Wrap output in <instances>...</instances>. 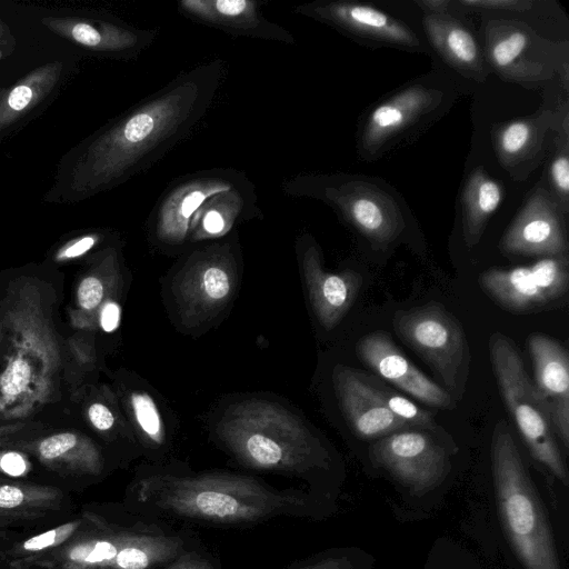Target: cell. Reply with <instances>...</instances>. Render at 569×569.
I'll list each match as a JSON object with an SVG mask.
<instances>
[{
	"label": "cell",
	"instance_id": "d6a6232c",
	"mask_svg": "<svg viewBox=\"0 0 569 569\" xmlns=\"http://www.w3.org/2000/svg\"><path fill=\"white\" fill-rule=\"evenodd\" d=\"M103 239V233L89 231L80 233L63 242L54 252V260L66 262L80 258L97 247Z\"/></svg>",
	"mask_w": 569,
	"mask_h": 569
},
{
	"label": "cell",
	"instance_id": "e0dca14e",
	"mask_svg": "<svg viewBox=\"0 0 569 569\" xmlns=\"http://www.w3.org/2000/svg\"><path fill=\"white\" fill-rule=\"evenodd\" d=\"M357 353L381 379L421 403L442 410L455 408L451 395L412 365L388 332L377 330L363 336L358 341Z\"/></svg>",
	"mask_w": 569,
	"mask_h": 569
},
{
	"label": "cell",
	"instance_id": "52a82bcc",
	"mask_svg": "<svg viewBox=\"0 0 569 569\" xmlns=\"http://www.w3.org/2000/svg\"><path fill=\"white\" fill-rule=\"evenodd\" d=\"M489 345L490 362L501 397L530 455L568 486V469L549 415L518 348L501 332H495Z\"/></svg>",
	"mask_w": 569,
	"mask_h": 569
},
{
	"label": "cell",
	"instance_id": "4dcf8cb0",
	"mask_svg": "<svg viewBox=\"0 0 569 569\" xmlns=\"http://www.w3.org/2000/svg\"><path fill=\"white\" fill-rule=\"evenodd\" d=\"M129 403L133 419L144 438L153 445H162L164 428L153 398L144 391H133L130 395Z\"/></svg>",
	"mask_w": 569,
	"mask_h": 569
},
{
	"label": "cell",
	"instance_id": "6da1fadb",
	"mask_svg": "<svg viewBox=\"0 0 569 569\" xmlns=\"http://www.w3.org/2000/svg\"><path fill=\"white\" fill-rule=\"evenodd\" d=\"M226 76L221 59L197 64L110 120L61 159L46 201L78 202L148 170L200 124Z\"/></svg>",
	"mask_w": 569,
	"mask_h": 569
},
{
	"label": "cell",
	"instance_id": "b9f144b4",
	"mask_svg": "<svg viewBox=\"0 0 569 569\" xmlns=\"http://www.w3.org/2000/svg\"><path fill=\"white\" fill-rule=\"evenodd\" d=\"M415 3L423 10L425 13L441 14L447 13L450 0H417Z\"/></svg>",
	"mask_w": 569,
	"mask_h": 569
},
{
	"label": "cell",
	"instance_id": "ab89813d",
	"mask_svg": "<svg viewBox=\"0 0 569 569\" xmlns=\"http://www.w3.org/2000/svg\"><path fill=\"white\" fill-rule=\"evenodd\" d=\"M121 309L114 301H107L100 309L99 323L103 331H114L120 322Z\"/></svg>",
	"mask_w": 569,
	"mask_h": 569
},
{
	"label": "cell",
	"instance_id": "5bb4252c",
	"mask_svg": "<svg viewBox=\"0 0 569 569\" xmlns=\"http://www.w3.org/2000/svg\"><path fill=\"white\" fill-rule=\"evenodd\" d=\"M234 276V259L228 243L196 252L173 288L181 317L194 323L216 313L231 297Z\"/></svg>",
	"mask_w": 569,
	"mask_h": 569
},
{
	"label": "cell",
	"instance_id": "d590c367",
	"mask_svg": "<svg viewBox=\"0 0 569 569\" xmlns=\"http://www.w3.org/2000/svg\"><path fill=\"white\" fill-rule=\"evenodd\" d=\"M161 569H218V567L207 553L191 548Z\"/></svg>",
	"mask_w": 569,
	"mask_h": 569
},
{
	"label": "cell",
	"instance_id": "4316f807",
	"mask_svg": "<svg viewBox=\"0 0 569 569\" xmlns=\"http://www.w3.org/2000/svg\"><path fill=\"white\" fill-rule=\"evenodd\" d=\"M63 500L58 487L0 478V527L43 518L60 510Z\"/></svg>",
	"mask_w": 569,
	"mask_h": 569
},
{
	"label": "cell",
	"instance_id": "8fae6325",
	"mask_svg": "<svg viewBox=\"0 0 569 569\" xmlns=\"http://www.w3.org/2000/svg\"><path fill=\"white\" fill-rule=\"evenodd\" d=\"M568 256L541 258L530 266L490 268L479 276L483 292L502 309L528 313L551 305L568 292Z\"/></svg>",
	"mask_w": 569,
	"mask_h": 569
},
{
	"label": "cell",
	"instance_id": "8d00e7d4",
	"mask_svg": "<svg viewBox=\"0 0 569 569\" xmlns=\"http://www.w3.org/2000/svg\"><path fill=\"white\" fill-rule=\"evenodd\" d=\"M31 465L27 456L20 451H0V471L7 476L19 478L29 473Z\"/></svg>",
	"mask_w": 569,
	"mask_h": 569
},
{
	"label": "cell",
	"instance_id": "484cf974",
	"mask_svg": "<svg viewBox=\"0 0 569 569\" xmlns=\"http://www.w3.org/2000/svg\"><path fill=\"white\" fill-rule=\"evenodd\" d=\"M260 214L253 184L249 181L238 188L210 198L193 217L188 239L203 240L229 232L238 222Z\"/></svg>",
	"mask_w": 569,
	"mask_h": 569
},
{
	"label": "cell",
	"instance_id": "1f68e13d",
	"mask_svg": "<svg viewBox=\"0 0 569 569\" xmlns=\"http://www.w3.org/2000/svg\"><path fill=\"white\" fill-rule=\"evenodd\" d=\"M560 142H557V151L550 162L549 179L553 192L563 214L569 212V157H568V137L559 136Z\"/></svg>",
	"mask_w": 569,
	"mask_h": 569
},
{
	"label": "cell",
	"instance_id": "83f0119b",
	"mask_svg": "<svg viewBox=\"0 0 569 569\" xmlns=\"http://www.w3.org/2000/svg\"><path fill=\"white\" fill-rule=\"evenodd\" d=\"M501 200V186L483 167L469 173L461 193L462 234L467 248L471 249L480 241Z\"/></svg>",
	"mask_w": 569,
	"mask_h": 569
},
{
	"label": "cell",
	"instance_id": "cb8c5ba5",
	"mask_svg": "<svg viewBox=\"0 0 569 569\" xmlns=\"http://www.w3.org/2000/svg\"><path fill=\"white\" fill-rule=\"evenodd\" d=\"M423 29L437 53L467 79L485 81L489 67L476 36L449 12L423 13Z\"/></svg>",
	"mask_w": 569,
	"mask_h": 569
},
{
	"label": "cell",
	"instance_id": "ac0fdd59",
	"mask_svg": "<svg viewBox=\"0 0 569 569\" xmlns=\"http://www.w3.org/2000/svg\"><path fill=\"white\" fill-rule=\"evenodd\" d=\"M332 382L342 413L359 438L377 440L397 431L413 429L380 401L367 375L338 365L332 372Z\"/></svg>",
	"mask_w": 569,
	"mask_h": 569
},
{
	"label": "cell",
	"instance_id": "e575fe53",
	"mask_svg": "<svg viewBox=\"0 0 569 569\" xmlns=\"http://www.w3.org/2000/svg\"><path fill=\"white\" fill-rule=\"evenodd\" d=\"M457 3L467 9L523 12L533 4L529 0H459Z\"/></svg>",
	"mask_w": 569,
	"mask_h": 569
},
{
	"label": "cell",
	"instance_id": "ee69618b",
	"mask_svg": "<svg viewBox=\"0 0 569 569\" xmlns=\"http://www.w3.org/2000/svg\"><path fill=\"white\" fill-rule=\"evenodd\" d=\"M6 532L0 527V542L4 539Z\"/></svg>",
	"mask_w": 569,
	"mask_h": 569
},
{
	"label": "cell",
	"instance_id": "8992f818",
	"mask_svg": "<svg viewBox=\"0 0 569 569\" xmlns=\"http://www.w3.org/2000/svg\"><path fill=\"white\" fill-rule=\"evenodd\" d=\"M440 74H426L375 102L362 116L357 151L375 161L403 142L417 138L453 104L455 84Z\"/></svg>",
	"mask_w": 569,
	"mask_h": 569
},
{
	"label": "cell",
	"instance_id": "ba28073f",
	"mask_svg": "<svg viewBox=\"0 0 569 569\" xmlns=\"http://www.w3.org/2000/svg\"><path fill=\"white\" fill-rule=\"evenodd\" d=\"M481 30L487 64L505 81L541 83L568 63V41H551L520 20L483 17Z\"/></svg>",
	"mask_w": 569,
	"mask_h": 569
},
{
	"label": "cell",
	"instance_id": "60d3db41",
	"mask_svg": "<svg viewBox=\"0 0 569 569\" xmlns=\"http://www.w3.org/2000/svg\"><path fill=\"white\" fill-rule=\"evenodd\" d=\"M17 48V40L10 27L0 19V60L11 56Z\"/></svg>",
	"mask_w": 569,
	"mask_h": 569
},
{
	"label": "cell",
	"instance_id": "3957f363",
	"mask_svg": "<svg viewBox=\"0 0 569 569\" xmlns=\"http://www.w3.org/2000/svg\"><path fill=\"white\" fill-rule=\"evenodd\" d=\"M217 435L242 465L305 477L327 468L329 455L305 423L283 407L250 399L230 407Z\"/></svg>",
	"mask_w": 569,
	"mask_h": 569
},
{
	"label": "cell",
	"instance_id": "30bf717a",
	"mask_svg": "<svg viewBox=\"0 0 569 569\" xmlns=\"http://www.w3.org/2000/svg\"><path fill=\"white\" fill-rule=\"evenodd\" d=\"M249 181L244 172L234 168L204 169L176 179L150 214L153 239L164 246L183 243L193 217L210 198Z\"/></svg>",
	"mask_w": 569,
	"mask_h": 569
},
{
	"label": "cell",
	"instance_id": "44dd1931",
	"mask_svg": "<svg viewBox=\"0 0 569 569\" xmlns=\"http://www.w3.org/2000/svg\"><path fill=\"white\" fill-rule=\"evenodd\" d=\"M301 268L310 303L320 325L333 329L357 299L362 277L353 270L330 272L323 269L318 246L305 238Z\"/></svg>",
	"mask_w": 569,
	"mask_h": 569
},
{
	"label": "cell",
	"instance_id": "f1b7e54d",
	"mask_svg": "<svg viewBox=\"0 0 569 569\" xmlns=\"http://www.w3.org/2000/svg\"><path fill=\"white\" fill-rule=\"evenodd\" d=\"M94 518V513H84L78 519L16 543L7 552L11 568L17 569L20 565L59 548L89 527Z\"/></svg>",
	"mask_w": 569,
	"mask_h": 569
},
{
	"label": "cell",
	"instance_id": "4fadbf2b",
	"mask_svg": "<svg viewBox=\"0 0 569 569\" xmlns=\"http://www.w3.org/2000/svg\"><path fill=\"white\" fill-rule=\"evenodd\" d=\"M295 12L326 23L366 46L426 52L422 41L408 24L369 4L313 1L297 6Z\"/></svg>",
	"mask_w": 569,
	"mask_h": 569
},
{
	"label": "cell",
	"instance_id": "ffe728a7",
	"mask_svg": "<svg viewBox=\"0 0 569 569\" xmlns=\"http://www.w3.org/2000/svg\"><path fill=\"white\" fill-rule=\"evenodd\" d=\"M178 11L190 20L230 36L293 44V36L268 20L253 0H180Z\"/></svg>",
	"mask_w": 569,
	"mask_h": 569
},
{
	"label": "cell",
	"instance_id": "7c38bea8",
	"mask_svg": "<svg viewBox=\"0 0 569 569\" xmlns=\"http://www.w3.org/2000/svg\"><path fill=\"white\" fill-rule=\"evenodd\" d=\"M369 457L416 496L439 486L450 470L447 448L431 433L418 429L377 439L369 448Z\"/></svg>",
	"mask_w": 569,
	"mask_h": 569
},
{
	"label": "cell",
	"instance_id": "f35d334b",
	"mask_svg": "<svg viewBox=\"0 0 569 569\" xmlns=\"http://www.w3.org/2000/svg\"><path fill=\"white\" fill-rule=\"evenodd\" d=\"M88 418L91 425L99 431H108L114 425L112 411L101 402H93L88 408Z\"/></svg>",
	"mask_w": 569,
	"mask_h": 569
},
{
	"label": "cell",
	"instance_id": "f6af8a7d",
	"mask_svg": "<svg viewBox=\"0 0 569 569\" xmlns=\"http://www.w3.org/2000/svg\"><path fill=\"white\" fill-rule=\"evenodd\" d=\"M0 569H1V555H0Z\"/></svg>",
	"mask_w": 569,
	"mask_h": 569
},
{
	"label": "cell",
	"instance_id": "74e56055",
	"mask_svg": "<svg viewBox=\"0 0 569 569\" xmlns=\"http://www.w3.org/2000/svg\"><path fill=\"white\" fill-rule=\"evenodd\" d=\"M289 569H355V567L347 557L329 556L315 558Z\"/></svg>",
	"mask_w": 569,
	"mask_h": 569
},
{
	"label": "cell",
	"instance_id": "603a6c76",
	"mask_svg": "<svg viewBox=\"0 0 569 569\" xmlns=\"http://www.w3.org/2000/svg\"><path fill=\"white\" fill-rule=\"evenodd\" d=\"M64 76L60 60L47 62L0 89V134L23 124L59 92Z\"/></svg>",
	"mask_w": 569,
	"mask_h": 569
},
{
	"label": "cell",
	"instance_id": "7402d4cb",
	"mask_svg": "<svg viewBox=\"0 0 569 569\" xmlns=\"http://www.w3.org/2000/svg\"><path fill=\"white\" fill-rule=\"evenodd\" d=\"M558 118L559 112L546 109L493 127L491 139L496 156L512 179H527L540 163L548 131L556 128Z\"/></svg>",
	"mask_w": 569,
	"mask_h": 569
},
{
	"label": "cell",
	"instance_id": "277c9868",
	"mask_svg": "<svg viewBox=\"0 0 569 569\" xmlns=\"http://www.w3.org/2000/svg\"><path fill=\"white\" fill-rule=\"evenodd\" d=\"M282 190L291 197L322 201L375 249L400 240L412 219L403 198L377 177L303 173L287 179Z\"/></svg>",
	"mask_w": 569,
	"mask_h": 569
},
{
	"label": "cell",
	"instance_id": "7bdbcfd3",
	"mask_svg": "<svg viewBox=\"0 0 569 569\" xmlns=\"http://www.w3.org/2000/svg\"><path fill=\"white\" fill-rule=\"evenodd\" d=\"M3 327H4V322H3V320L0 318V342H1V340H2Z\"/></svg>",
	"mask_w": 569,
	"mask_h": 569
},
{
	"label": "cell",
	"instance_id": "9a60e30c",
	"mask_svg": "<svg viewBox=\"0 0 569 569\" xmlns=\"http://www.w3.org/2000/svg\"><path fill=\"white\" fill-rule=\"evenodd\" d=\"M565 217L553 196L537 186L505 231L499 248L509 256H568Z\"/></svg>",
	"mask_w": 569,
	"mask_h": 569
},
{
	"label": "cell",
	"instance_id": "7a4b0ae2",
	"mask_svg": "<svg viewBox=\"0 0 569 569\" xmlns=\"http://www.w3.org/2000/svg\"><path fill=\"white\" fill-rule=\"evenodd\" d=\"M142 516L171 518L216 526H247L276 517L307 516L308 495L278 490L247 476L153 473L134 487Z\"/></svg>",
	"mask_w": 569,
	"mask_h": 569
},
{
	"label": "cell",
	"instance_id": "9c48e42d",
	"mask_svg": "<svg viewBox=\"0 0 569 569\" xmlns=\"http://www.w3.org/2000/svg\"><path fill=\"white\" fill-rule=\"evenodd\" d=\"M397 336L453 392L461 393L470 368L471 353L461 323L441 303L429 302L397 310L392 318Z\"/></svg>",
	"mask_w": 569,
	"mask_h": 569
},
{
	"label": "cell",
	"instance_id": "d6986e66",
	"mask_svg": "<svg viewBox=\"0 0 569 569\" xmlns=\"http://www.w3.org/2000/svg\"><path fill=\"white\" fill-rule=\"evenodd\" d=\"M535 368V386L547 409L552 430L569 448V352L558 340L542 333L528 338Z\"/></svg>",
	"mask_w": 569,
	"mask_h": 569
},
{
	"label": "cell",
	"instance_id": "2e32d148",
	"mask_svg": "<svg viewBox=\"0 0 569 569\" xmlns=\"http://www.w3.org/2000/svg\"><path fill=\"white\" fill-rule=\"evenodd\" d=\"M41 23L52 33L89 53L111 59L134 58L157 37L153 30L99 16H47L41 19Z\"/></svg>",
	"mask_w": 569,
	"mask_h": 569
},
{
	"label": "cell",
	"instance_id": "836d02e7",
	"mask_svg": "<svg viewBox=\"0 0 569 569\" xmlns=\"http://www.w3.org/2000/svg\"><path fill=\"white\" fill-rule=\"evenodd\" d=\"M106 297V284L97 273L87 274L77 289L79 307L84 311L98 309Z\"/></svg>",
	"mask_w": 569,
	"mask_h": 569
},
{
	"label": "cell",
	"instance_id": "d4e9b609",
	"mask_svg": "<svg viewBox=\"0 0 569 569\" xmlns=\"http://www.w3.org/2000/svg\"><path fill=\"white\" fill-rule=\"evenodd\" d=\"M48 469L63 476H97L103 460L91 439L78 432H59L20 446Z\"/></svg>",
	"mask_w": 569,
	"mask_h": 569
},
{
	"label": "cell",
	"instance_id": "f546056e",
	"mask_svg": "<svg viewBox=\"0 0 569 569\" xmlns=\"http://www.w3.org/2000/svg\"><path fill=\"white\" fill-rule=\"evenodd\" d=\"M368 379L376 396L396 417L408 423L413 429L427 431L432 436H437L441 441H449L447 440L449 438L448 433L433 420L430 412L423 410L408 398L380 386L373 377L368 376Z\"/></svg>",
	"mask_w": 569,
	"mask_h": 569
},
{
	"label": "cell",
	"instance_id": "5b68a950",
	"mask_svg": "<svg viewBox=\"0 0 569 569\" xmlns=\"http://www.w3.org/2000/svg\"><path fill=\"white\" fill-rule=\"evenodd\" d=\"M497 503L507 536L526 569H560L555 539L535 485L505 421L491 440Z\"/></svg>",
	"mask_w": 569,
	"mask_h": 569
}]
</instances>
